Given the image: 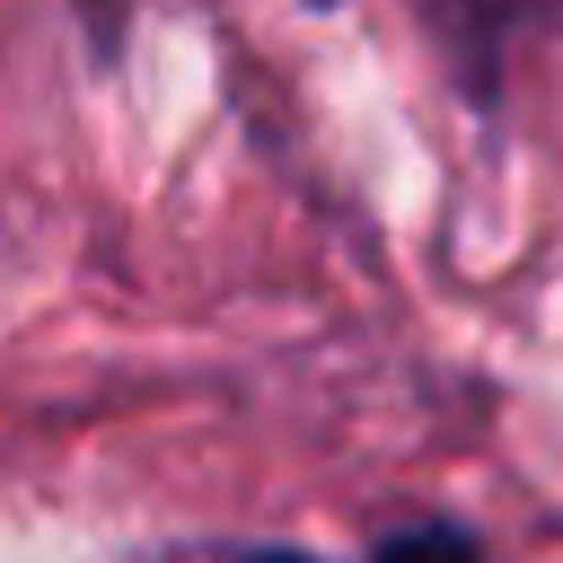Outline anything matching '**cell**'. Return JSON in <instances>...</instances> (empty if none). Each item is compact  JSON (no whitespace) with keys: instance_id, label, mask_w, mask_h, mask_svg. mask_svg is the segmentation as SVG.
I'll use <instances>...</instances> for the list:
<instances>
[{"instance_id":"6da1fadb","label":"cell","mask_w":563,"mask_h":563,"mask_svg":"<svg viewBox=\"0 0 563 563\" xmlns=\"http://www.w3.org/2000/svg\"><path fill=\"white\" fill-rule=\"evenodd\" d=\"M413 18H422V35L440 44L457 97H466L475 114H501L510 70L563 26V0H413Z\"/></svg>"},{"instance_id":"277c9868","label":"cell","mask_w":563,"mask_h":563,"mask_svg":"<svg viewBox=\"0 0 563 563\" xmlns=\"http://www.w3.org/2000/svg\"><path fill=\"white\" fill-rule=\"evenodd\" d=\"M211 563H325V554H308V545H220Z\"/></svg>"},{"instance_id":"7a4b0ae2","label":"cell","mask_w":563,"mask_h":563,"mask_svg":"<svg viewBox=\"0 0 563 563\" xmlns=\"http://www.w3.org/2000/svg\"><path fill=\"white\" fill-rule=\"evenodd\" d=\"M361 563H493V545H484V528H466L457 510H422V519L378 528Z\"/></svg>"},{"instance_id":"3957f363","label":"cell","mask_w":563,"mask_h":563,"mask_svg":"<svg viewBox=\"0 0 563 563\" xmlns=\"http://www.w3.org/2000/svg\"><path fill=\"white\" fill-rule=\"evenodd\" d=\"M70 18H79V35H88V53L114 62V53H123V26H132V0H70Z\"/></svg>"}]
</instances>
